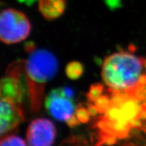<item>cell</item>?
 I'll list each match as a JSON object with an SVG mask.
<instances>
[{
    "label": "cell",
    "mask_w": 146,
    "mask_h": 146,
    "mask_svg": "<svg viewBox=\"0 0 146 146\" xmlns=\"http://www.w3.org/2000/svg\"><path fill=\"white\" fill-rule=\"evenodd\" d=\"M0 146H27L26 142L20 137L8 135L2 137Z\"/></svg>",
    "instance_id": "12"
},
{
    "label": "cell",
    "mask_w": 146,
    "mask_h": 146,
    "mask_svg": "<svg viewBox=\"0 0 146 146\" xmlns=\"http://www.w3.org/2000/svg\"><path fill=\"white\" fill-rule=\"evenodd\" d=\"M65 10V0H39V12L43 18L48 21L60 17Z\"/></svg>",
    "instance_id": "8"
},
{
    "label": "cell",
    "mask_w": 146,
    "mask_h": 146,
    "mask_svg": "<svg viewBox=\"0 0 146 146\" xmlns=\"http://www.w3.org/2000/svg\"><path fill=\"white\" fill-rule=\"evenodd\" d=\"M104 91V85L102 83L92 84L89 87L88 92L87 93V98L89 102L94 103L96 100L102 96Z\"/></svg>",
    "instance_id": "11"
},
{
    "label": "cell",
    "mask_w": 146,
    "mask_h": 146,
    "mask_svg": "<svg viewBox=\"0 0 146 146\" xmlns=\"http://www.w3.org/2000/svg\"><path fill=\"white\" fill-rule=\"evenodd\" d=\"M84 72V66L78 61L69 62L65 68V74L69 79L75 81L81 78Z\"/></svg>",
    "instance_id": "9"
},
{
    "label": "cell",
    "mask_w": 146,
    "mask_h": 146,
    "mask_svg": "<svg viewBox=\"0 0 146 146\" xmlns=\"http://www.w3.org/2000/svg\"><path fill=\"white\" fill-rule=\"evenodd\" d=\"M58 60L54 54L45 49H37L24 60V73L26 80L29 106L32 114L41 110L47 83L56 75Z\"/></svg>",
    "instance_id": "1"
},
{
    "label": "cell",
    "mask_w": 146,
    "mask_h": 146,
    "mask_svg": "<svg viewBox=\"0 0 146 146\" xmlns=\"http://www.w3.org/2000/svg\"><path fill=\"white\" fill-rule=\"evenodd\" d=\"M0 104V134L3 137L25 120V114L22 106L8 98H1Z\"/></svg>",
    "instance_id": "7"
},
{
    "label": "cell",
    "mask_w": 146,
    "mask_h": 146,
    "mask_svg": "<svg viewBox=\"0 0 146 146\" xmlns=\"http://www.w3.org/2000/svg\"><path fill=\"white\" fill-rule=\"evenodd\" d=\"M45 106L48 114L58 121H66L74 114L76 106L73 99L64 95L60 88L54 89L47 95Z\"/></svg>",
    "instance_id": "6"
},
{
    "label": "cell",
    "mask_w": 146,
    "mask_h": 146,
    "mask_svg": "<svg viewBox=\"0 0 146 146\" xmlns=\"http://www.w3.org/2000/svg\"><path fill=\"white\" fill-rule=\"evenodd\" d=\"M24 49H25V52H26L27 54H30L35 51L36 49V45L35 44L33 41H29L27 42L25 44V47H24Z\"/></svg>",
    "instance_id": "19"
},
{
    "label": "cell",
    "mask_w": 146,
    "mask_h": 146,
    "mask_svg": "<svg viewBox=\"0 0 146 146\" xmlns=\"http://www.w3.org/2000/svg\"><path fill=\"white\" fill-rule=\"evenodd\" d=\"M19 3H23V4L28 5V6H31L33 4H34L37 0H17Z\"/></svg>",
    "instance_id": "21"
},
{
    "label": "cell",
    "mask_w": 146,
    "mask_h": 146,
    "mask_svg": "<svg viewBox=\"0 0 146 146\" xmlns=\"http://www.w3.org/2000/svg\"><path fill=\"white\" fill-rule=\"evenodd\" d=\"M144 60L130 52H116L110 55L102 65V80L109 89L125 91L130 95L138 83Z\"/></svg>",
    "instance_id": "2"
},
{
    "label": "cell",
    "mask_w": 146,
    "mask_h": 146,
    "mask_svg": "<svg viewBox=\"0 0 146 146\" xmlns=\"http://www.w3.org/2000/svg\"><path fill=\"white\" fill-rule=\"evenodd\" d=\"M94 104L96 105L99 114H104L112 104V100L110 97L108 95H102L96 100Z\"/></svg>",
    "instance_id": "10"
},
{
    "label": "cell",
    "mask_w": 146,
    "mask_h": 146,
    "mask_svg": "<svg viewBox=\"0 0 146 146\" xmlns=\"http://www.w3.org/2000/svg\"><path fill=\"white\" fill-rule=\"evenodd\" d=\"M74 114L76 115V118L81 123L86 124L89 123L90 120V115L88 112L87 108H85L82 104H78L76 107L75 111H74Z\"/></svg>",
    "instance_id": "13"
},
{
    "label": "cell",
    "mask_w": 146,
    "mask_h": 146,
    "mask_svg": "<svg viewBox=\"0 0 146 146\" xmlns=\"http://www.w3.org/2000/svg\"><path fill=\"white\" fill-rule=\"evenodd\" d=\"M62 92L63 93L64 95L70 99H73L74 97V91L71 87H60Z\"/></svg>",
    "instance_id": "17"
},
{
    "label": "cell",
    "mask_w": 146,
    "mask_h": 146,
    "mask_svg": "<svg viewBox=\"0 0 146 146\" xmlns=\"http://www.w3.org/2000/svg\"><path fill=\"white\" fill-rule=\"evenodd\" d=\"M31 25L23 12L13 8L3 10L0 15V39L8 45L15 44L28 37Z\"/></svg>",
    "instance_id": "3"
},
{
    "label": "cell",
    "mask_w": 146,
    "mask_h": 146,
    "mask_svg": "<svg viewBox=\"0 0 146 146\" xmlns=\"http://www.w3.org/2000/svg\"><path fill=\"white\" fill-rule=\"evenodd\" d=\"M66 123L67 125L70 128H74L75 127H77V126H78L81 123V122L78 120V118H76V115L74 114H73L72 116H71L66 121Z\"/></svg>",
    "instance_id": "16"
},
{
    "label": "cell",
    "mask_w": 146,
    "mask_h": 146,
    "mask_svg": "<svg viewBox=\"0 0 146 146\" xmlns=\"http://www.w3.org/2000/svg\"><path fill=\"white\" fill-rule=\"evenodd\" d=\"M137 84L141 86H146V74H142L140 75Z\"/></svg>",
    "instance_id": "20"
},
{
    "label": "cell",
    "mask_w": 146,
    "mask_h": 146,
    "mask_svg": "<svg viewBox=\"0 0 146 146\" xmlns=\"http://www.w3.org/2000/svg\"><path fill=\"white\" fill-rule=\"evenodd\" d=\"M87 110H88V112L89 113V115L91 116V117H95L97 115L99 114L98 112V109L96 106V105L94 104V103H91V102H89V103L87 104Z\"/></svg>",
    "instance_id": "18"
},
{
    "label": "cell",
    "mask_w": 146,
    "mask_h": 146,
    "mask_svg": "<svg viewBox=\"0 0 146 146\" xmlns=\"http://www.w3.org/2000/svg\"><path fill=\"white\" fill-rule=\"evenodd\" d=\"M104 2L107 7L110 10H115L122 6L121 0H104Z\"/></svg>",
    "instance_id": "15"
},
{
    "label": "cell",
    "mask_w": 146,
    "mask_h": 146,
    "mask_svg": "<svg viewBox=\"0 0 146 146\" xmlns=\"http://www.w3.org/2000/svg\"><path fill=\"white\" fill-rule=\"evenodd\" d=\"M141 129L143 131L144 133H145V134L146 135V124H145V125H143Z\"/></svg>",
    "instance_id": "22"
},
{
    "label": "cell",
    "mask_w": 146,
    "mask_h": 146,
    "mask_svg": "<svg viewBox=\"0 0 146 146\" xmlns=\"http://www.w3.org/2000/svg\"><path fill=\"white\" fill-rule=\"evenodd\" d=\"M56 137V127L47 118L32 120L27 128L26 137L29 146H52Z\"/></svg>",
    "instance_id": "5"
},
{
    "label": "cell",
    "mask_w": 146,
    "mask_h": 146,
    "mask_svg": "<svg viewBox=\"0 0 146 146\" xmlns=\"http://www.w3.org/2000/svg\"><path fill=\"white\" fill-rule=\"evenodd\" d=\"M66 141L65 146H91L85 140L83 139L81 137H74Z\"/></svg>",
    "instance_id": "14"
},
{
    "label": "cell",
    "mask_w": 146,
    "mask_h": 146,
    "mask_svg": "<svg viewBox=\"0 0 146 146\" xmlns=\"http://www.w3.org/2000/svg\"><path fill=\"white\" fill-rule=\"evenodd\" d=\"M1 98H6L22 106L25 96L28 95L24 73V60L11 63L5 71L0 85Z\"/></svg>",
    "instance_id": "4"
},
{
    "label": "cell",
    "mask_w": 146,
    "mask_h": 146,
    "mask_svg": "<svg viewBox=\"0 0 146 146\" xmlns=\"http://www.w3.org/2000/svg\"><path fill=\"white\" fill-rule=\"evenodd\" d=\"M144 66H145V68L146 69V59L144 60Z\"/></svg>",
    "instance_id": "23"
}]
</instances>
